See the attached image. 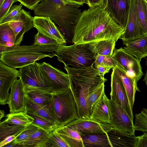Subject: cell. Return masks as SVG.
<instances>
[{
  "instance_id": "6da1fadb",
  "label": "cell",
  "mask_w": 147,
  "mask_h": 147,
  "mask_svg": "<svg viewBox=\"0 0 147 147\" xmlns=\"http://www.w3.org/2000/svg\"><path fill=\"white\" fill-rule=\"evenodd\" d=\"M125 31L104 6L90 7L82 11L75 27L72 43H89L102 40L116 42Z\"/></svg>"
},
{
  "instance_id": "7a4b0ae2",
  "label": "cell",
  "mask_w": 147,
  "mask_h": 147,
  "mask_svg": "<svg viewBox=\"0 0 147 147\" xmlns=\"http://www.w3.org/2000/svg\"><path fill=\"white\" fill-rule=\"evenodd\" d=\"M33 9L35 16L49 17L59 26L68 42H72L76 24L82 12L81 5L65 0H41Z\"/></svg>"
},
{
  "instance_id": "3957f363",
  "label": "cell",
  "mask_w": 147,
  "mask_h": 147,
  "mask_svg": "<svg viewBox=\"0 0 147 147\" xmlns=\"http://www.w3.org/2000/svg\"><path fill=\"white\" fill-rule=\"evenodd\" d=\"M68 74L70 88L76 101L79 118L90 119V113L87 106L90 90L105 83L107 79L103 78L93 65L86 67L74 68L65 66Z\"/></svg>"
},
{
  "instance_id": "277c9868",
  "label": "cell",
  "mask_w": 147,
  "mask_h": 147,
  "mask_svg": "<svg viewBox=\"0 0 147 147\" xmlns=\"http://www.w3.org/2000/svg\"><path fill=\"white\" fill-rule=\"evenodd\" d=\"M58 45H40L34 43L29 46L0 45V60L10 67L20 68L45 57L57 56Z\"/></svg>"
},
{
  "instance_id": "5b68a950",
  "label": "cell",
  "mask_w": 147,
  "mask_h": 147,
  "mask_svg": "<svg viewBox=\"0 0 147 147\" xmlns=\"http://www.w3.org/2000/svg\"><path fill=\"white\" fill-rule=\"evenodd\" d=\"M58 61L65 66L74 68L87 67L94 64L95 56L88 43L70 45H59L56 51Z\"/></svg>"
},
{
  "instance_id": "8992f818",
  "label": "cell",
  "mask_w": 147,
  "mask_h": 147,
  "mask_svg": "<svg viewBox=\"0 0 147 147\" xmlns=\"http://www.w3.org/2000/svg\"><path fill=\"white\" fill-rule=\"evenodd\" d=\"M19 71V77L22 80L26 90L55 93L53 86L42 68L41 63L35 62L20 68Z\"/></svg>"
},
{
  "instance_id": "52a82bcc",
  "label": "cell",
  "mask_w": 147,
  "mask_h": 147,
  "mask_svg": "<svg viewBox=\"0 0 147 147\" xmlns=\"http://www.w3.org/2000/svg\"><path fill=\"white\" fill-rule=\"evenodd\" d=\"M53 100L59 127L65 126L79 118L76 101L70 88L65 90L55 93Z\"/></svg>"
},
{
  "instance_id": "ba28073f",
  "label": "cell",
  "mask_w": 147,
  "mask_h": 147,
  "mask_svg": "<svg viewBox=\"0 0 147 147\" xmlns=\"http://www.w3.org/2000/svg\"><path fill=\"white\" fill-rule=\"evenodd\" d=\"M112 57L125 70L127 76L137 86L138 82L143 75L140 61L125 52L122 47L115 49Z\"/></svg>"
},
{
  "instance_id": "9c48e42d",
  "label": "cell",
  "mask_w": 147,
  "mask_h": 147,
  "mask_svg": "<svg viewBox=\"0 0 147 147\" xmlns=\"http://www.w3.org/2000/svg\"><path fill=\"white\" fill-rule=\"evenodd\" d=\"M110 124L113 128L128 134H135L133 120L125 110L113 100H109Z\"/></svg>"
},
{
  "instance_id": "30bf717a",
  "label": "cell",
  "mask_w": 147,
  "mask_h": 147,
  "mask_svg": "<svg viewBox=\"0 0 147 147\" xmlns=\"http://www.w3.org/2000/svg\"><path fill=\"white\" fill-rule=\"evenodd\" d=\"M130 6L125 31L120 39L123 44L144 35L137 11L136 0H130Z\"/></svg>"
},
{
  "instance_id": "8fae6325",
  "label": "cell",
  "mask_w": 147,
  "mask_h": 147,
  "mask_svg": "<svg viewBox=\"0 0 147 147\" xmlns=\"http://www.w3.org/2000/svg\"><path fill=\"white\" fill-rule=\"evenodd\" d=\"M27 97V93L22 80L20 78L16 79L10 88L7 103L10 113L26 111Z\"/></svg>"
},
{
  "instance_id": "7c38bea8",
  "label": "cell",
  "mask_w": 147,
  "mask_h": 147,
  "mask_svg": "<svg viewBox=\"0 0 147 147\" xmlns=\"http://www.w3.org/2000/svg\"><path fill=\"white\" fill-rule=\"evenodd\" d=\"M111 86L110 98L122 107L133 120V110L130 106L123 85L113 68L111 75Z\"/></svg>"
},
{
  "instance_id": "4fadbf2b",
  "label": "cell",
  "mask_w": 147,
  "mask_h": 147,
  "mask_svg": "<svg viewBox=\"0 0 147 147\" xmlns=\"http://www.w3.org/2000/svg\"><path fill=\"white\" fill-rule=\"evenodd\" d=\"M65 125L78 131L81 136L91 133H106L112 128L110 123L80 118Z\"/></svg>"
},
{
  "instance_id": "5bb4252c",
  "label": "cell",
  "mask_w": 147,
  "mask_h": 147,
  "mask_svg": "<svg viewBox=\"0 0 147 147\" xmlns=\"http://www.w3.org/2000/svg\"><path fill=\"white\" fill-rule=\"evenodd\" d=\"M130 0H105V9L119 25L125 27L130 6Z\"/></svg>"
},
{
  "instance_id": "9a60e30c",
  "label": "cell",
  "mask_w": 147,
  "mask_h": 147,
  "mask_svg": "<svg viewBox=\"0 0 147 147\" xmlns=\"http://www.w3.org/2000/svg\"><path fill=\"white\" fill-rule=\"evenodd\" d=\"M19 71L10 67L0 61V104H7L11 88L14 81L19 77Z\"/></svg>"
},
{
  "instance_id": "2e32d148",
  "label": "cell",
  "mask_w": 147,
  "mask_h": 147,
  "mask_svg": "<svg viewBox=\"0 0 147 147\" xmlns=\"http://www.w3.org/2000/svg\"><path fill=\"white\" fill-rule=\"evenodd\" d=\"M34 27L38 31L55 40L59 45H65L66 40L59 29L48 17L35 16Z\"/></svg>"
},
{
  "instance_id": "e0dca14e",
  "label": "cell",
  "mask_w": 147,
  "mask_h": 147,
  "mask_svg": "<svg viewBox=\"0 0 147 147\" xmlns=\"http://www.w3.org/2000/svg\"><path fill=\"white\" fill-rule=\"evenodd\" d=\"M41 66L53 84L55 93L65 90L70 88L67 74L45 62L41 63Z\"/></svg>"
},
{
  "instance_id": "ac0fdd59",
  "label": "cell",
  "mask_w": 147,
  "mask_h": 147,
  "mask_svg": "<svg viewBox=\"0 0 147 147\" xmlns=\"http://www.w3.org/2000/svg\"><path fill=\"white\" fill-rule=\"evenodd\" d=\"M9 23L14 34L16 45H20L23 40L24 33L34 27V17L31 16L30 12L23 9H22L21 15L18 20Z\"/></svg>"
},
{
  "instance_id": "d6986e66",
  "label": "cell",
  "mask_w": 147,
  "mask_h": 147,
  "mask_svg": "<svg viewBox=\"0 0 147 147\" xmlns=\"http://www.w3.org/2000/svg\"><path fill=\"white\" fill-rule=\"evenodd\" d=\"M109 100L104 92L93 105L90 119L100 122L110 123Z\"/></svg>"
},
{
  "instance_id": "ffe728a7",
  "label": "cell",
  "mask_w": 147,
  "mask_h": 147,
  "mask_svg": "<svg viewBox=\"0 0 147 147\" xmlns=\"http://www.w3.org/2000/svg\"><path fill=\"white\" fill-rule=\"evenodd\" d=\"M112 147H136L137 137L112 128L107 132Z\"/></svg>"
},
{
  "instance_id": "44dd1931",
  "label": "cell",
  "mask_w": 147,
  "mask_h": 147,
  "mask_svg": "<svg viewBox=\"0 0 147 147\" xmlns=\"http://www.w3.org/2000/svg\"><path fill=\"white\" fill-rule=\"evenodd\" d=\"M26 102V109L57 123L59 126L54 110L53 100L47 104L40 105L30 100L28 96Z\"/></svg>"
},
{
  "instance_id": "7402d4cb",
  "label": "cell",
  "mask_w": 147,
  "mask_h": 147,
  "mask_svg": "<svg viewBox=\"0 0 147 147\" xmlns=\"http://www.w3.org/2000/svg\"><path fill=\"white\" fill-rule=\"evenodd\" d=\"M113 68L122 82L130 106L132 109L136 91H140L139 88L135 85L132 80L127 76L125 70L121 66L117 64Z\"/></svg>"
},
{
  "instance_id": "603a6c76",
  "label": "cell",
  "mask_w": 147,
  "mask_h": 147,
  "mask_svg": "<svg viewBox=\"0 0 147 147\" xmlns=\"http://www.w3.org/2000/svg\"><path fill=\"white\" fill-rule=\"evenodd\" d=\"M124 45V51L139 61L147 57V35L127 42Z\"/></svg>"
},
{
  "instance_id": "cb8c5ba5",
  "label": "cell",
  "mask_w": 147,
  "mask_h": 147,
  "mask_svg": "<svg viewBox=\"0 0 147 147\" xmlns=\"http://www.w3.org/2000/svg\"><path fill=\"white\" fill-rule=\"evenodd\" d=\"M56 131L69 147H84L81 135L66 125L58 127Z\"/></svg>"
},
{
  "instance_id": "d4e9b609",
  "label": "cell",
  "mask_w": 147,
  "mask_h": 147,
  "mask_svg": "<svg viewBox=\"0 0 147 147\" xmlns=\"http://www.w3.org/2000/svg\"><path fill=\"white\" fill-rule=\"evenodd\" d=\"M81 136L84 147H112L107 132L87 134Z\"/></svg>"
},
{
  "instance_id": "484cf974",
  "label": "cell",
  "mask_w": 147,
  "mask_h": 147,
  "mask_svg": "<svg viewBox=\"0 0 147 147\" xmlns=\"http://www.w3.org/2000/svg\"><path fill=\"white\" fill-rule=\"evenodd\" d=\"M116 42L113 40H102L89 43V48L95 57L98 55L111 56Z\"/></svg>"
},
{
  "instance_id": "4316f807",
  "label": "cell",
  "mask_w": 147,
  "mask_h": 147,
  "mask_svg": "<svg viewBox=\"0 0 147 147\" xmlns=\"http://www.w3.org/2000/svg\"><path fill=\"white\" fill-rule=\"evenodd\" d=\"M49 132L40 128L20 145L23 147H45Z\"/></svg>"
},
{
  "instance_id": "83f0119b",
  "label": "cell",
  "mask_w": 147,
  "mask_h": 147,
  "mask_svg": "<svg viewBox=\"0 0 147 147\" xmlns=\"http://www.w3.org/2000/svg\"><path fill=\"white\" fill-rule=\"evenodd\" d=\"M5 121L11 125L26 126L34 121V119L27 111L9 113L6 115Z\"/></svg>"
},
{
  "instance_id": "f1b7e54d",
  "label": "cell",
  "mask_w": 147,
  "mask_h": 147,
  "mask_svg": "<svg viewBox=\"0 0 147 147\" xmlns=\"http://www.w3.org/2000/svg\"><path fill=\"white\" fill-rule=\"evenodd\" d=\"M15 37L9 23L0 24V45L7 47L15 45Z\"/></svg>"
},
{
  "instance_id": "f546056e",
  "label": "cell",
  "mask_w": 147,
  "mask_h": 147,
  "mask_svg": "<svg viewBox=\"0 0 147 147\" xmlns=\"http://www.w3.org/2000/svg\"><path fill=\"white\" fill-rule=\"evenodd\" d=\"M26 111L28 114L34 119L32 123L49 132L55 131L59 127V125L57 123L29 110L26 109Z\"/></svg>"
},
{
  "instance_id": "4dcf8cb0",
  "label": "cell",
  "mask_w": 147,
  "mask_h": 147,
  "mask_svg": "<svg viewBox=\"0 0 147 147\" xmlns=\"http://www.w3.org/2000/svg\"><path fill=\"white\" fill-rule=\"evenodd\" d=\"M28 98L34 102L40 105H45L53 100L54 94L36 90H26Z\"/></svg>"
},
{
  "instance_id": "1f68e13d",
  "label": "cell",
  "mask_w": 147,
  "mask_h": 147,
  "mask_svg": "<svg viewBox=\"0 0 147 147\" xmlns=\"http://www.w3.org/2000/svg\"><path fill=\"white\" fill-rule=\"evenodd\" d=\"M26 126L11 125L5 120L0 121V142L9 136L15 135L17 136Z\"/></svg>"
},
{
  "instance_id": "d6a6232c",
  "label": "cell",
  "mask_w": 147,
  "mask_h": 147,
  "mask_svg": "<svg viewBox=\"0 0 147 147\" xmlns=\"http://www.w3.org/2000/svg\"><path fill=\"white\" fill-rule=\"evenodd\" d=\"M136 6L141 27L147 35V2L145 0H136Z\"/></svg>"
},
{
  "instance_id": "836d02e7",
  "label": "cell",
  "mask_w": 147,
  "mask_h": 147,
  "mask_svg": "<svg viewBox=\"0 0 147 147\" xmlns=\"http://www.w3.org/2000/svg\"><path fill=\"white\" fill-rule=\"evenodd\" d=\"M40 128L39 127L33 123H31L27 126L11 142L18 147H20V145L22 143Z\"/></svg>"
},
{
  "instance_id": "e575fe53",
  "label": "cell",
  "mask_w": 147,
  "mask_h": 147,
  "mask_svg": "<svg viewBox=\"0 0 147 147\" xmlns=\"http://www.w3.org/2000/svg\"><path fill=\"white\" fill-rule=\"evenodd\" d=\"M105 83H103L90 90L87 102V107L90 115L93 105L105 92Z\"/></svg>"
},
{
  "instance_id": "d590c367",
  "label": "cell",
  "mask_w": 147,
  "mask_h": 147,
  "mask_svg": "<svg viewBox=\"0 0 147 147\" xmlns=\"http://www.w3.org/2000/svg\"><path fill=\"white\" fill-rule=\"evenodd\" d=\"M134 123L135 131L147 134V109L143 108L140 113L135 115Z\"/></svg>"
},
{
  "instance_id": "8d00e7d4",
  "label": "cell",
  "mask_w": 147,
  "mask_h": 147,
  "mask_svg": "<svg viewBox=\"0 0 147 147\" xmlns=\"http://www.w3.org/2000/svg\"><path fill=\"white\" fill-rule=\"evenodd\" d=\"M22 5L20 4L12 6L6 15L0 20V24L18 20L21 15Z\"/></svg>"
},
{
  "instance_id": "74e56055",
  "label": "cell",
  "mask_w": 147,
  "mask_h": 147,
  "mask_svg": "<svg viewBox=\"0 0 147 147\" xmlns=\"http://www.w3.org/2000/svg\"><path fill=\"white\" fill-rule=\"evenodd\" d=\"M56 130L49 132L45 147H69Z\"/></svg>"
},
{
  "instance_id": "f35d334b",
  "label": "cell",
  "mask_w": 147,
  "mask_h": 147,
  "mask_svg": "<svg viewBox=\"0 0 147 147\" xmlns=\"http://www.w3.org/2000/svg\"><path fill=\"white\" fill-rule=\"evenodd\" d=\"M118 63L112 57L98 55L95 58L94 67L98 65L110 67L113 68Z\"/></svg>"
},
{
  "instance_id": "ab89813d",
  "label": "cell",
  "mask_w": 147,
  "mask_h": 147,
  "mask_svg": "<svg viewBox=\"0 0 147 147\" xmlns=\"http://www.w3.org/2000/svg\"><path fill=\"white\" fill-rule=\"evenodd\" d=\"M34 35V43L40 45H59L55 40L38 31Z\"/></svg>"
},
{
  "instance_id": "60d3db41",
  "label": "cell",
  "mask_w": 147,
  "mask_h": 147,
  "mask_svg": "<svg viewBox=\"0 0 147 147\" xmlns=\"http://www.w3.org/2000/svg\"><path fill=\"white\" fill-rule=\"evenodd\" d=\"M17 0H4L0 6V20L7 13L12 4Z\"/></svg>"
},
{
  "instance_id": "b9f144b4",
  "label": "cell",
  "mask_w": 147,
  "mask_h": 147,
  "mask_svg": "<svg viewBox=\"0 0 147 147\" xmlns=\"http://www.w3.org/2000/svg\"><path fill=\"white\" fill-rule=\"evenodd\" d=\"M20 2L21 4L26 7L33 10V9L40 2L41 0H17Z\"/></svg>"
},
{
  "instance_id": "7bdbcfd3",
  "label": "cell",
  "mask_w": 147,
  "mask_h": 147,
  "mask_svg": "<svg viewBox=\"0 0 147 147\" xmlns=\"http://www.w3.org/2000/svg\"><path fill=\"white\" fill-rule=\"evenodd\" d=\"M136 147H147V134L144 133L137 136V141Z\"/></svg>"
},
{
  "instance_id": "ee69618b",
  "label": "cell",
  "mask_w": 147,
  "mask_h": 147,
  "mask_svg": "<svg viewBox=\"0 0 147 147\" xmlns=\"http://www.w3.org/2000/svg\"><path fill=\"white\" fill-rule=\"evenodd\" d=\"M105 0H86V3L90 7L97 6H104Z\"/></svg>"
},
{
  "instance_id": "f6af8a7d",
  "label": "cell",
  "mask_w": 147,
  "mask_h": 147,
  "mask_svg": "<svg viewBox=\"0 0 147 147\" xmlns=\"http://www.w3.org/2000/svg\"><path fill=\"white\" fill-rule=\"evenodd\" d=\"M97 69L100 75L103 77H104L105 75L108 73L111 68L110 67L98 65L94 67Z\"/></svg>"
},
{
  "instance_id": "bcb514c9",
  "label": "cell",
  "mask_w": 147,
  "mask_h": 147,
  "mask_svg": "<svg viewBox=\"0 0 147 147\" xmlns=\"http://www.w3.org/2000/svg\"><path fill=\"white\" fill-rule=\"evenodd\" d=\"M16 137L15 135L8 136L3 140L0 142V147L4 146L6 144L11 142L15 139Z\"/></svg>"
},
{
  "instance_id": "7dc6e473",
  "label": "cell",
  "mask_w": 147,
  "mask_h": 147,
  "mask_svg": "<svg viewBox=\"0 0 147 147\" xmlns=\"http://www.w3.org/2000/svg\"><path fill=\"white\" fill-rule=\"evenodd\" d=\"M66 1L78 4L83 6L86 3V0H65Z\"/></svg>"
},
{
  "instance_id": "c3c4849f",
  "label": "cell",
  "mask_w": 147,
  "mask_h": 147,
  "mask_svg": "<svg viewBox=\"0 0 147 147\" xmlns=\"http://www.w3.org/2000/svg\"><path fill=\"white\" fill-rule=\"evenodd\" d=\"M146 64L147 66V57L146 58ZM143 81L145 82L146 86H147V69Z\"/></svg>"
},
{
  "instance_id": "681fc988",
  "label": "cell",
  "mask_w": 147,
  "mask_h": 147,
  "mask_svg": "<svg viewBox=\"0 0 147 147\" xmlns=\"http://www.w3.org/2000/svg\"><path fill=\"white\" fill-rule=\"evenodd\" d=\"M5 116V112L3 110L0 111V119L1 120V119Z\"/></svg>"
},
{
  "instance_id": "f907efd6",
  "label": "cell",
  "mask_w": 147,
  "mask_h": 147,
  "mask_svg": "<svg viewBox=\"0 0 147 147\" xmlns=\"http://www.w3.org/2000/svg\"><path fill=\"white\" fill-rule=\"evenodd\" d=\"M4 146L9 147H18V146L12 143L11 142L9 143L6 144Z\"/></svg>"
},
{
  "instance_id": "816d5d0a",
  "label": "cell",
  "mask_w": 147,
  "mask_h": 147,
  "mask_svg": "<svg viewBox=\"0 0 147 147\" xmlns=\"http://www.w3.org/2000/svg\"><path fill=\"white\" fill-rule=\"evenodd\" d=\"M4 0H0V6L1 5Z\"/></svg>"
},
{
  "instance_id": "f5cc1de1",
  "label": "cell",
  "mask_w": 147,
  "mask_h": 147,
  "mask_svg": "<svg viewBox=\"0 0 147 147\" xmlns=\"http://www.w3.org/2000/svg\"><path fill=\"white\" fill-rule=\"evenodd\" d=\"M146 1V2H147V0H145Z\"/></svg>"
}]
</instances>
